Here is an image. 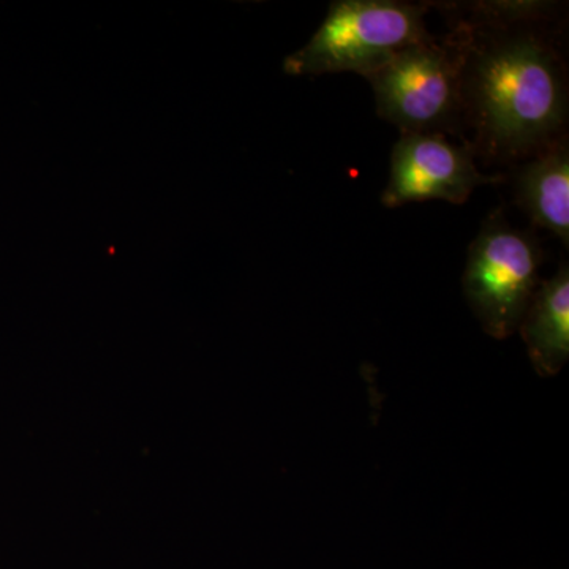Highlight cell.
I'll use <instances>...</instances> for the list:
<instances>
[{
	"label": "cell",
	"instance_id": "cell-5",
	"mask_svg": "<svg viewBox=\"0 0 569 569\" xmlns=\"http://www.w3.org/2000/svg\"><path fill=\"white\" fill-rule=\"evenodd\" d=\"M498 181L500 176L478 170L471 146L452 144L438 133H407L392 149L381 203L389 209L430 200L463 204L478 187Z\"/></svg>",
	"mask_w": 569,
	"mask_h": 569
},
{
	"label": "cell",
	"instance_id": "cell-3",
	"mask_svg": "<svg viewBox=\"0 0 569 569\" xmlns=\"http://www.w3.org/2000/svg\"><path fill=\"white\" fill-rule=\"evenodd\" d=\"M537 239L509 227L503 213L486 220L468 249L463 295L486 335L508 339L518 331L539 282Z\"/></svg>",
	"mask_w": 569,
	"mask_h": 569
},
{
	"label": "cell",
	"instance_id": "cell-6",
	"mask_svg": "<svg viewBox=\"0 0 569 569\" xmlns=\"http://www.w3.org/2000/svg\"><path fill=\"white\" fill-rule=\"evenodd\" d=\"M538 376L556 377L569 358V269L539 282L519 329Z\"/></svg>",
	"mask_w": 569,
	"mask_h": 569
},
{
	"label": "cell",
	"instance_id": "cell-2",
	"mask_svg": "<svg viewBox=\"0 0 569 569\" xmlns=\"http://www.w3.org/2000/svg\"><path fill=\"white\" fill-rule=\"evenodd\" d=\"M425 6L395 0H339L307 44L287 58L290 74L372 73L397 52L429 40Z\"/></svg>",
	"mask_w": 569,
	"mask_h": 569
},
{
	"label": "cell",
	"instance_id": "cell-7",
	"mask_svg": "<svg viewBox=\"0 0 569 569\" xmlns=\"http://www.w3.org/2000/svg\"><path fill=\"white\" fill-rule=\"evenodd\" d=\"M516 193L531 222L559 236L569 246V149L553 142L520 170Z\"/></svg>",
	"mask_w": 569,
	"mask_h": 569
},
{
	"label": "cell",
	"instance_id": "cell-8",
	"mask_svg": "<svg viewBox=\"0 0 569 569\" xmlns=\"http://www.w3.org/2000/svg\"><path fill=\"white\" fill-rule=\"evenodd\" d=\"M467 17L458 26L470 29H511L548 18L553 6L549 2H475L463 3Z\"/></svg>",
	"mask_w": 569,
	"mask_h": 569
},
{
	"label": "cell",
	"instance_id": "cell-1",
	"mask_svg": "<svg viewBox=\"0 0 569 569\" xmlns=\"http://www.w3.org/2000/svg\"><path fill=\"white\" fill-rule=\"evenodd\" d=\"M462 118L490 159L516 160L561 140L568 114L563 62L548 40L523 29L455 33Z\"/></svg>",
	"mask_w": 569,
	"mask_h": 569
},
{
	"label": "cell",
	"instance_id": "cell-4",
	"mask_svg": "<svg viewBox=\"0 0 569 569\" xmlns=\"http://www.w3.org/2000/svg\"><path fill=\"white\" fill-rule=\"evenodd\" d=\"M366 80L378 114L407 133H436L462 116L460 54L455 39H437L397 52Z\"/></svg>",
	"mask_w": 569,
	"mask_h": 569
}]
</instances>
